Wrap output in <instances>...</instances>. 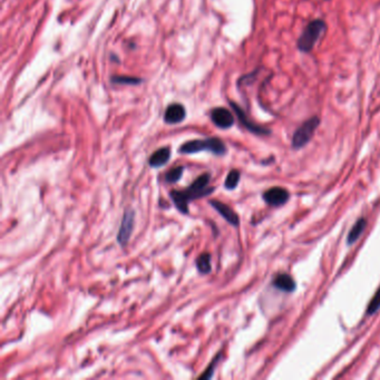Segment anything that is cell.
<instances>
[{
    "label": "cell",
    "mask_w": 380,
    "mask_h": 380,
    "mask_svg": "<svg viewBox=\"0 0 380 380\" xmlns=\"http://www.w3.org/2000/svg\"><path fill=\"white\" fill-rule=\"evenodd\" d=\"M113 81L117 84H138L139 83V80H136V78L134 77H124V76H121V77H114Z\"/></svg>",
    "instance_id": "19"
},
{
    "label": "cell",
    "mask_w": 380,
    "mask_h": 380,
    "mask_svg": "<svg viewBox=\"0 0 380 380\" xmlns=\"http://www.w3.org/2000/svg\"><path fill=\"white\" fill-rule=\"evenodd\" d=\"M231 106L234 108V111H236V113H237V116L239 117L240 122L242 123V125H243L245 128H248V130H249L250 132H252V133H254V134H259V135H267V134H270V131H269V130H265V128L261 127V126H258V125H255L253 122H251V121L248 119V116L244 114V111H243L241 108H240L237 104L231 103Z\"/></svg>",
    "instance_id": "9"
},
{
    "label": "cell",
    "mask_w": 380,
    "mask_h": 380,
    "mask_svg": "<svg viewBox=\"0 0 380 380\" xmlns=\"http://www.w3.org/2000/svg\"><path fill=\"white\" fill-rule=\"evenodd\" d=\"M134 217H135V213H134V211L132 210L126 211L124 215H123L122 224L119 234H117V241H119V243L123 245V247H125L131 239L134 227Z\"/></svg>",
    "instance_id": "5"
},
{
    "label": "cell",
    "mask_w": 380,
    "mask_h": 380,
    "mask_svg": "<svg viewBox=\"0 0 380 380\" xmlns=\"http://www.w3.org/2000/svg\"><path fill=\"white\" fill-rule=\"evenodd\" d=\"M220 357H221V355H217L216 358L213 361H212V364L208 368H206L205 371L202 373V375H201L199 377L200 379H209V378L212 377V375H213V371H214V368H215V366L217 364V360L220 359Z\"/></svg>",
    "instance_id": "18"
},
{
    "label": "cell",
    "mask_w": 380,
    "mask_h": 380,
    "mask_svg": "<svg viewBox=\"0 0 380 380\" xmlns=\"http://www.w3.org/2000/svg\"><path fill=\"white\" fill-rule=\"evenodd\" d=\"M183 171H184V167L182 166H177L175 167V169L171 170L165 175V181L170 184H174L178 182V180H181V177L183 175Z\"/></svg>",
    "instance_id": "16"
},
{
    "label": "cell",
    "mask_w": 380,
    "mask_h": 380,
    "mask_svg": "<svg viewBox=\"0 0 380 380\" xmlns=\"http://www.w3.org/2000/svg\"><path fill=\"white\" fill-rule=\"evenodd\" d=\"M202 150H210L215 155H223L226 152L225 144L223 143L220 138H206V139H195V141H189L184 143L180 152L183 154H193L199 153Z\"/></svg>",
    "instance_id": "2"
},
{
    "label": "cell",
    "mask_w": 380,
    "mask_h": 380,
    "mask_svg": "<svg viewBox=\"0 0 380 380\" xmlns=\"http://www.w3.org/2000/svg\"><path fill=\"white\" fill-rule=\"evenodd\" d=\"M319 123L320 121L317 116L306 121L303 124L294 132L292 136V146L294 148H301L303 147L305 145L308 144L311 137L314 136L317 127L319 126Z\"/></svg>",
    "instance_id": "4"
},
{
    "label": "cell",
    "mask_w": 380,
    "mask_h": 380,
    "mask_svg": "<svg viewBox=\"0 0 380 380\" xmlns=\"http://www.w3.org/2000/svg\"><path fill=\"white\" fill-rule=\"evenodd\" d=\"M210 204L217 211V213H219L221 216L224 217L226 222H229L230 224H232L234 226L239 225V223H240L239 216H238L236 212H234L230 208V206H227L226 204L222 203V202H220V201H216V200L210 201Z\"/></svg>",
    "instance_id": "8"
},
{
    "label": "cell",
    "mask_w": 380,
    "mask_h": 380,
    "mask_svg": "<svg viewBox=\"0 0 380 380\" xmlns=\"http://www.w3.org/2000/svg\"><path fill=\"white\" fill-rule=\"evenodd\" d=\"M171 158V149L169 147H162L156 150L149 158L148 163L152 167H159L165 165Z\"/></svg>",
    "instance_id": "12"
},
{
    "label": "cell",
    "mask_w": 380,
    "mask_h": 380,
    "mask_svg": "<svg viewBox=\"0 0 380 380\" xmlns=\"http://www.w3.org/2000/svg\"><path fill=\"white\" fill-rule=\"evenodd\" d=\"M211 119L214 124L220 128H230L234 124V117L232 113L226 108L217 107L212 110Z\"/></svg>",
    "instance_id": "7"
},
{
    "label": "cell",
    "mask_w": 380,
    "mask_h": 380,
    "mask_svg": "<svg viewBox=\"0 0 380 380\" xmlns=\"http://www.w3.org/2000/svg\"><path fill=\"white\" fill-rule=\"evenodd\" d=\"M185 119V109L181 104H172L167 107L164 120L169 124H177Z\"/></svg>",
    "instance_id": "10"
},
{
    "label": "cell",
    "mask_w": 380,
    "mask_h": 380,
    "mask_svg": "<svg viewBox=\"0 0 380 380\" xmlns=\"http://www.w3.org/2000/svg\"><path fill=\"white\" fill-rule=\"evenodd\" d=\"M198 270L201 273H209L211 271V255L209 253H202L197 260Z\"/></svg>",
    "instance_id": "14"
},
{
    "label": "cell",
    "mask_w": 380,
    "mask_h": 380,
    "mask_svg": "<svg viewBox=\"0 0 380 380\" xmlns=\"http://www.w3.org/2000/svg\"><path fill=\"white\" fill-rule=\"evenodd\" d=\"M211 180V176L208 173L202 174L195 180L191 186L184 189V191H175L173 189L171 192V199L173 203L176 206V209L183 214H188V202L195 199H201L205 195L211 194L214 191L213 187H208Z\"/></svg>",
    "instance_id": "1"
},
{
    "label": "cell",
    "mask_w": 380,
    "mask_h": 380,
    "mask_svg": "<svg viewBox=\"0 0 380 380\" xmlns=\"http://www.w3.org/2000/svg\"><path fill=\"white\" fill-rule=\"evenodd\" d=\"M380 309V288L376 291L375 295L370 300L369 305L367 307V315H375L376 312Z\"/></svg>",
    "instance_id": "17"
},
{
    "label": "cell",
    "mask_w": 380,
    "mask_h": 380,
    "mask_svg": "<svg viewBox=\"0 0 380 380\" xmlns=\"http://www.w3.org/2000/svg\"><path fill=\"white\" fill-rule=\"evenodd\" d=\"M273 286L284 292H293L295 288H297V284H295L293 278L287 275V273L278 275L275 278V280H273Z\"/></svg>",
    "instance_id": "11"
},
{
    "label": "cell",
    "mask_w": 380,
    "mask_h": 380,
    "mask_svg": "<svg viewBox=\"0 0 380 380\" xmlns=\"http://www.w3.org/2000/svg\"><path fill=\"white\" fill-rule=\"evenodd\" d=\"M326 30V22L320 19L311 21L310 24L306 27L303 32L301 33L298 41V48L302 53H309L314 49L318 39L322 35V32Z\"/></svg>",
    "instance_id": "3"
},
{
    "label": "cell",
    "mask_w": 380,
    "mask_h": 380,
    "mask_svg": "<svg viewBox=\"0 0 380 380\" xmlns=\"http://www.w3.org/2000/svg\"><path fill=\"white\" fill-rule=\"evenodd\" d=\"M290 194L287 189L279 186L268 189L263 194V199L265 202L272 206L283 205L284 203L288 202Z\"/></svg>",
    "instance_id": "6"
},
{
    "label": "cell",
    "mask_w": 380,
    "mask_h": 380,
    "mask_svg": "<svg viewBox=\"0 0 380 380\" xmlns=\"http://www.w3.org/2000/svg\"><path fill=\"white\" fill-rule=\"evenodd\" d=\"M239 181H240V172L238 170H232L230 173H229L225 178L224 185L227 189H233L238 186Z\"/></svg>",
    "instance_id": "15"
},
{
    "label": "cell",
    "mask_w": 380,
    "mask_h": 380,
    "mask_svg": "<svg viewBox=\"0 0 380 380\" xmlns=\"http://www.w3.org/2000/svg\"><path fill=\"white\" fill-rule=\"evenodd\" d=\"M366 226H367V221H366V219H364V217H361V219H359L358 221H357L355 223V225L353 227H351L350 232L348 233L347 243L348 244L355 243L357 241V240L359 239V237L361 236V234L364 233Z\"/></svg>",
    "instance_id": "13"
}]
</instances>
